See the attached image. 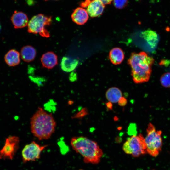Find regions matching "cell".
<instances>
[{"instance_id": "cell-1", "label": "cell", "mask_w": 170, "mask_h": 170, "mask_svg": "<svg viewBox=\"0 0 170 170\" xmlns=\"http://www.w3.org/2000/svg\"><path fill=\"white\" fill-rule=\"evenodd\" d=\"M154 59L145 52L132 53L128 60L131 68V75L136 83L148 82L152 72Z\"/></svg>"}, {"instance_id": "cell-2", "label": "cell", "mask_w": 170, "mask_h": 170, "mask_svg": "<svg viewBox=\"0 0 170 170\" xmlns=\"http://www.w3.org/2000/svg\"><path fill=\"white\" fill-rule=\"evenodd\" d=\"M30 125L33 134L42 140L51 137L55 130L56 123L52 114L39 107L31 118Z\"/></svg>"}, {"instance_id": "cell-3", "label": "cell", "mask_w": 170, "mask_h": 170, "mask_svg": "<svg viewBox=\"0 0 170 170\" xmlns=\"http://www.w3.org/2000/svg\"><path fill=\"white\" fill-rule=\"evenodd\" d=\"M71 145L74 150L83 157L86 163L97 164L103 155L102 150L96 142L83 136L72 138Z\"/></svg>"}, {"instance_id": "cell-4", "label": "cell", "mask_w": 170, "mask_h": 170, "mask_svg": "<svg viewBox=\"0 0 170 170\" xmlns=\"http://www.w3.org/2000/svg\"><path fill=\"white\" fill-rule=\"evenodd\" d=\"M146 131L145 140L147 153L153 157H156L161 150L162 145V132L156 130L150 123L148 125Z\"/></svg>"}, {"instance_id": "cell-5", "label": "cell", "mask_w": 170, "mask_h": 170, "mask_svg": "<svg viewBox=\"0 0 170 170\" xmlns=\"http://www.w3.org/2000/svg\"><path fill=\"white\" fill-rule=\"evenodd\" d=\"M122 149L125 153L134 157L147 153L145 138L141 134L128 138L124 143Z\"/></svg>"}, {"instance_id": "cell-6", "label": "cell", "mask_w": 170, "mask_h": 170, "mask_svg": "<svg viewBox=\"0 0 170 170\" xmlns=\"http://www.w3.org/2000/svg\"><path fill=\"white\" fill-rule=\"evenodd\" d=\"M52 21V17L39 14L33 16L28 22V31L34 34H39L43 37H50L48 31L45 28L50 25Z\"/></svg>"}, {"instance_id": "cell-7", "label": "cell", "mask_w": 170, "mask_h": 170, "mask_svg": "<svg viewBox=\"0 0 170 170\" xmlns=\"http://www.w3.org/2000/svg\"><path fill=\"white\" fill-rule=\"evenodd\" d=\"M47 146V145L41 146L35 141L26 145L22 151L23 162L34 161L39 159L42 152Z\"/></svg>"}, {"instance_id": "cell-8", "label": "cell", "mask_w": 170, "mask_h": 170, "mask_svg": "<svg viewBox=\"0 0 170 170\" xmlns=\"http://www.w3.org/2000/svg\"><path fill=\"white\" fill-rule=\"evenodd\" d=\"M19 138L17 136L7 138L4 145L0 150V159H12L19 148Z\"/></svg>"}, {"instance_id": "cell-9", "label": "cell", "mask_w": 170, "mask_h": 170, "mask_svg": "<svg viewBox=\"0 0 170 170\" xmlns=\"http://www.w3.org/2000/svg\"><path fill=\"white\" fill-rule=\"evenodd\" d=\"M81 6L86 7V10L91 17L99 16L103 13L105 5L99 0H86L81 4Z\"/></svg>"}, {"instance_id": "cell-10", "label": "cell", "mask_w": 170, "mask_h": 170, "mask_svg": "<svg viewBox=\"0 0 170 170\" xmlns=\"http://www.w3.org/2000/svg\"><path fill=\"white\" fill-rule=\"evenodd\" d=\"M11 20L15 29L21 28L27 26L28 19L24 13L15 11L12 15Z\"/></svg>"}, {"instance_id": "cell-11", "label": "cell", "mask_w": 170, "mask_h": 170, "mask_svg": "<svg viewBox=\"0 0 170 170\" xmlns=\"http://www.w3.org/2000/svg\"><path fill=\"white\" fill-rule=\"evenodd\" d=\"M88 15L86 9L82 7H78L74 10L71 14V18L74 22L82 25L87 22Z\"/></svg>"}, {"instance_id": "cell-12", "label": "cell", "mask_w": 170, "mask_h": 170, "mask_svg": "<svg viewBox=\"0 0 170 170\" xmlns=\"http://www.w3.org/2000/svg\"><path fill=\"white\" fill-rule=\"evenodd\" d=\"M41 61L43 67L52 69L57 64V56L54 52H48L42 55Z\"/></svg>"}, {"instance_id": "cell-13", "label": "cell", "mask_w": 170, "mask_h": 170, "mask_svg": "<svg viewBox=\"0 0 170 170\" xmlns=\"http://www.w3.org/2000/svg\"><path fill=\"white\" fill-rule=\"evenodd\" d=\"M20 55L17 50L12 49L8 51L4 57V61L9 66L13 67L19 65L20 62Z\"/></svg>"}, {"instance_id": "cell-14", "label": "cell", "mask_w": 170, "mask_h": 170, "mask_svg": "<svg viewBox=\"0 0 170 170\" xmlns=\"http://www.w3.org/2000/svg\"><path fill=\"white\" fill-rule=\"evenodd\" d=\"M124 52L120 48H114L110 51L109 58L110 62L114 65L121 64L124 60Z\"/></svg>"}, {"instance_id": "cell-15", "label": "cell", "mask_w": 170, "mask_h": 170, "mask_svg": "<svg viewBox=\"0 0 170 170\" xmlns=\"http://www.w3.org/2000/svg\"><path fill=\"white\" fill-rule=\"evenodd\" d=\"M35 48L31 46H26L22 48L20 51V56L25 62H29L33 61L36 55Z\"/></svg>"}, {"instance_id": "cell-16", "label": "cell", "mask_w": 170, "mask_h": 170, "mask_svg": "<svg viewBox=\"0 0 170 170\" xmlns=\"http://www.w3.org/2000/svg\"><path fill=\"white\" fill-rule=\"evenodd\" d=\"M78 64L77 60L68 57H64L62 59L60 65L63 71L70 72L75 69Z\"/></svg>"}, {"instance_id": "cell-17", "label": "cell", "mask_w": 170, "mask_h": 170, "mask_svg": "<svg viewBox=\"0 0 170 170\" xmlns=\"http://www.w3.org/2000/svg\"><path fill=\"white\" fill-rule=\"evenodd\" d=\"M106 97L109 102L111 103L118 102L122 97V94L121 90L116 87L110 88L105 94Z\"/></svg>"}, {"instance_id": "cell-18", "label": "cell", "mask_w": 170, "mask_h": 170, "mask_svg": "<svg viewBox=\"0 0 170 170\" xmlns=\"http://www.w3.org/2000/svg\"><path fill=\"white\" fill-rule=\"evenodd\" d=\"M160 81L163 87H170V72H167L162 74L161 77Z\"/></svg>"}, {"instance_id": "cell-19", "label": "cell", "mask_w": 170, "mask_h": 170, "mask_svg": "<svg viewBox=\"0 0 170 170\" xmlns=\"http://www.w3.org/2000/svg\"><path fill=\"white\" fill-rule=\"evenodd\" d=\"M128 0H113V3L114 6L118 9H122L127 6Z\"/></svg>"}, {"instance_id": "cell-20", "label": "cell", "mask_w": 170, "mask_h": 170, "mask_svg": "<svg viewBox=\"0 0 170 170\" xmlns=\"http://www.w3.org/2000/svg\"><path fill=\"white\" fill-rule=\"evenodd\" d=\"M86 112L85 110L84 109H83L80 111L79 112L76 114V115H75L74 117V118H77L82 117L85 114V113H86Z\"/></svg>"}, {"instance_id": "cell-21", "label": "cell", "mask_w": 170, "mask_h": 170, "mask_svg": "<svg viewBox=\"0 0 170 170\" xmlns=\"http://www.w3.org/2000/svg\"><path fill=\"white\" fill-rule=\"evenodd\" d=\"M118 103L120 106H124L127 103V100L124 97H122L119 99Z\"/></svg>"}, {"instance_id": "cell-22", "label": "cell", "mask_w": 170, "mask_h": 170, "mask_svg": "<svg viewBox=\"0 0 170 170\" xmlns=\"http://www.w3.org/2000/svg\"><path fill=\"white\" fill-rule=\"evenodd\" d=\"M104 4L106 5L110 4L111 2L113 0H99Z\"/></svg>"}, {"instance_id": "cell-23", "label": "cell", "mask_w": 170, "mask_h": 170, "mask_svg": "<svg viewBox=\"0 0 170 170\" xmlns=\"http://www.w3.org/2000/svg\"><path fill=\"white\" fill-rule=\"evenodd\" d=\"M106 105L108 108H109V109H112V104L110 102H108L107 103Z\"/></svg>"}, {"instance_id": "cell-24", "label": "cell", "mask_w": 170, "mask_h": 170, "mask_svg": "<svg viewBox=\"0 0 170 170\" xmlns=\"http://www.w3.org/2000/svg\"><path fill=\"white\" fill-rule=\"evenodd\" d=\"M1 29V25H0V31Z\"/></svg>"}, {"instance_id": "cell-25", "label": "cell", "mask_w": 170, "mask_h": 170, "mask_svg": "<svg viewBox=\"0 0 170 170\" xmlns=\"http://www.w3.org/2000/svg\"><path fill=\"white\" fill-rule=\"evenodd\" d=\"M44 0L45 1H48V0Z\"/></svg>"}]
</instances>
